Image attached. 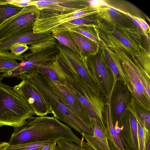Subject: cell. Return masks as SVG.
I'll use <instances>...</instances> for the list:
<instances>
[{"mask_svg": "<svg viewBox=\"0 0 150 150\" xmlns=\"http://www.w3.org/2000/svg\"><path fill=\"white\" fill-rule=\"evenodd\" d=\"M64 139L76 143L86 150L91 148L80 139L67 125L54 117H32L22 126L14 128L9 146L47 140Z\"/></svg>", "mask_w": 150, "mask_h": 150, "instance_id": "obj_1", "label": "cell"}, {"mask_svg": "<svg viewBox=\"0 0 150 150\" xmlns=\"http://www.w3.org/2000/svg\"><path fill=\"white\" fill-rule=\"evenodd\" d=\"M55 141H56L49 140L9 146L6 150H40L50 143Z\"/></svg>", "mask_w": 150, "mask_h": 150, "instance_id": "obj_27", "label": "cell"}, {"mask_svg": "<svg viewBox=\"0 0 150 150\" xmlns=\"http://www.w3.org/2000/svg\"><path fill=\"white\" fill-rule=\"evenodd\" d=\"M97 16L98 21L104 24L115 25L123 28H135L127 15L111 6L106 10L97 14Z\"/></svg>", "mask_w": 150, "mask_h": 150, "instance_id": "obj_19", "label": "cell"}, {"mask_svg": "<svg viewBox=\"0 0 150 150\" xmlns=\"http://www.w3.org/2000/svg\"><path fill=\"white\" fill-rule=\"evenodd\" d=\"M59 54L55 45L34 52L24 54V60L17 68L1 74L4 77H15L23 79L30 74L37 73L38 68L41 64L54 60Z\"/></svg>", "mask_w": 150, "mask_h": 150, "instance_id": "obj_5", "label": "cell"}, {"mask_svg": "<svg viewBox=\"0 0 150 150\" xmlns=\"http://www.w3.org/2000/svg\"><path fill=\"white\" fill-rule=\"evenodd\" d=\"M132 16L133 17L136 19L139 22L142 30L146 36L149 42L150 26L144 19L136 17L133 15Z\"/></svg>", "mask_w": 150, "mask_h": 150, "instance_id": "obj_39", "label": "cell"}, {"mask_svg": "<svg viewBox=\"0 0 150 150\" xmlns=\"http://www.w3.org/2000/svg\"><path fill=\"white\" fill-rule=\"evenodd\" d=\"M9 146L8 142H0V150H6Z\"/></svg>", "mask_w": 150, "mask_h": 150, "instance_id": "obj_41", "label": "cell"}, {"mask_svg": "<svg viewBox=\"0 0 150 150\" xmlns=\"http://www.w3.org/2000/svg\"><path fill=\"white\" fill-rule=\"evenodd\" d=\"M36 6L41 12L40 18L53 15L64 14L80 10L88 5L87 0H31V6Z\"/></svg>", "mask_w": 150, "mask_h": 150, "instance_id": "obj_10", "label": "cell"}, {"mask_svg": "<svg viewBox=\"0 0 150 150\" xmlns=\"http://www.w3.org/2000/svg\"><path fill=\"white\" fill-rule=\"evenodd\" d=\"M137 125L138 138V150H150V131L144 129L138 122Z\"/></svg>", "mask_w": 150, "mask_h": 150, "instance_id": "obj_28", "label": "cell"}, {"mask_svg": "<svg viewBox=\"0 0 150 150\" xmlns=\"http://www.w3.org/2000/svg\"><path fill=\"white\" fill-rule=\"evenodd\" d=\"M112 50L120 59L131 86V98L144 110L150 111V76L138 63L135 64L124 50L115 45Z\"/></svg>", "mask_w": 150, "mask_h": 150, "instance_id": "obj_4", "label": "cell"}, {"mask_svg": "<svg viewBox=\"0 0 150 150\" xmlns=\"http://www.w3.org/2000/svg\"><path fill=\"white\" fill-rule=\"evenodd\" d=\"M66 86L71 90L85 107L88 113L90 120H95L99 124L103 132L106 134V127L104 120L100 117L95 108L85 97L77 92L71 87Z\"/></svg>", "mask_w": 150, "mask_h": 150, "instance_id": "obj_23", "label": "cell"}, {"mask_svg": "<svg viewBox=\"0 0 150 150\" xmlns=\"http://www.w3.org/2000/svg\"><path fill=\"white\" fill-rule=\"evenodd\" d=\"M111 96H110L105 103L103 116L108 143L111 150H126L112 123L111 108Z\"/></svg>", "mask_w": 150, "mask_h": 150, "instance_id": "obj_18", "label": "cell"}, {"mask_svg": "<svg viewBox=\"0 0 150 150\" xmlns=\"http://www.w3.org/2000/svg\"><path fill=\"white\" fill-rule=\"evenodd\" d=\"M98 24L110 40L128 54L135 57L140 53L138 45L129 36L123 27L115 25H108L98 21Z\"/></svg>", "mask_w": 150, "mask_h": 150, "instance_id": "obj_13", "label": "cell"}, {"mask_svg": "<svg viewBox=\"0 0 150 150\" xmlns=\"http://www.w3.org/2000/svg\"><path fill=\"white\" fill-rule=\"evenodd\" d=\"M42 74L62 100L86 124L91 127L90 118L86 108L71 90L60 82L52 79L45 74Z\"/></svg>", "mask_w": 150, "mask_h": 150, "instance_id": "obj_12", "label": "cell"}, {"mask_svg": "<svg viewBox=\"0 0 150 150\" xmlns=\"http://www.w3.org/2000/svg\"><path fill=\"white\" fill-rule=\"evenodd\" d=\"M119 126L121 129V139L125 148L128 150H138V138L137 122L134 117L126 110Z\"/></svg>", "mask_w": 150, "mask_h": 150, "instance_id": "obj_16", "label": "cell"}, {"mask_svg": "<svg viewBox=\"0 0 150 150\" xmlns=\"http://www.w3.org/2000/svg\"><path fill=\"white\" fill-rule=\"evenodd\" d=\"M98 19L97 16L95 18L94 17L90 18L76 19L59 25L55 28L52 31L67 30L71 27L78 25H96L98 24Z\"/></svg>", "mask_w": 150, "mask_h": 150, "instance_id": "obj_26", "label": "cell"}, {"mask_svg": "<svg viewBox=\"0 0 150 150\" xmlns=\"http://www.w3.org/2000/svg\"><path fill=\"white\" fill-rule=\"evenodd\" d=\"M93 135L84 134L83 136L88 144L95 150H111L106 135L99 124L95 119L90 120Z\"/></svg>", "mask_w": 150, "mask_h": 150, "instance_id": "obj_20", "label": "cell"}, {"mask_svg": "<svg viewBox=\"0 0 150 150\" xmlns=\"http://www.w3.org/2000/svg\"><path fill=\"white\" fill-rule=\"evenodd\" d=\"M100 48L113 76L112 92L116 81L118 79H121L126 85L131 94L132 88L125 72L120 59L117 54L110 49L100 38Z\"/></svg>", "mask_w": 150, "mask_h": 150, "instance_id": "obj_17", "label": "cell"}, {"mask_svg": "<svg viewBox=\"0 0 150 150\" xmlns=\"http://www.w3.org/2000/svg\"><path fill=\"white\" fill-rule=\"evenodd\" d=\"M103 96L108 100L112 95L113 76L100 48L94 55L83 57Z\"/></svg>", "mask_w": 150, "mask_h": 150, "instance_id": "obj_8", "label": "cell"}, {"mask_svg": "<svg viewBox=\"0 0 150 150\" xmlns=\"http://www.w3.org/2000/svg\"><path fill=\"white\" fill-rule=\"evenodd\" d=\"M67 30L81 34L100 45V38L96 25L76 26L70 28Z\"/></svg>", "mask_w": 150, "mask_h": 150, "instance_id": "obj_24", "label": "cell"}, {"mask_svg": "<svg viewBox=\"0 0 150 150\" xmlns=\"http://www.w3.org/2000/svg\"><path fill=\"white\" fill-rule=\"evenodd\" d=\"M20 63L13 59H0V73H6L19 67Z\"/></svg>", "mask_w": 150, "mask_h": 150, "instance_id": "obj_32", "label": "cell"}, {"mask_svg": "<svg viewBox=\"0 0 150 150\" xmlns=\"http://www.w3.org/2000/svg\"><path fill=\"white\" fill-rule=\"evenodd\" d=\"M55 45L59 51V54L57 57L59 61L76 73L96 95L105 100L91 73L84 58L79 57L57 40H55Z\"/></svg>", "mask_w": 150, "mask_h": 150, "instance_id": "obj_6", "label": "cell"}, {"mask_svg": "<svg viewBox=\"0 0 150 150\" xmlns=\"http://www.w3.org/2000/svg\"><path fill=\"white\" fill-rule=\"evenodd\" d=\"M141 66L149 75L150 74V51L143 47L140 49V53L135 57Z\"/></svg>", "mask_w": 150, "mask_h": 150, "instance_id": "obj_30", "label": "cell"}, {"mask_svg": "<svg viewBox=\"0 0 150 150\" xmlns=\"http://www.w3.org/2000/svg\"><path fill=\"white\" fill-rule=\"evenodd\" d=\"M131 93L126 85L121 79L117 80L112 90L111 108L112 123L119 126L122 117L130 102Z\"/></svg>", "mask_w": 150, "mask_h": 150, "instance_id": "obj_14", "label": "cell"}, {"mask_svg": "<svg viewBox=\"0 0 150 150\" xmlns=\"http://www.w3.org/2000/svg\"><path fill=\"white\" fill-rule=\"evenodd\" d=\"M27 45L23 44H16L12 45L10 48L11 52L16 55H22L29 49Z\"/></svg>", "mask_w": 150, "mask_h": 150, "instance_id": "obj_36", "label": "cell"}, {"mask_svg": "<svg viewBox=\"0 0 150 150\" xmlns=\"http://www.w3.org/2000/svg\"><path fill=\"white\" fill-rule=\"evenodd\" d=\"M55 40L46 41L31 45L29 47V49L30 52H34L55 45Z\"/></svg>", "mask_w": 150, "mask_h": 150, "instance_id": "obj_35", "label": "cell"}, {"mask_svg": "<svg viewBox=\"0 0 150 150\" xmlns=\"http://www.w3.org/2000/svg\"><path fill=\"white\" fill-rule=\"evenodd\" d=\"M53 37L56 39L67 47L81 57L79 51L69 33L68 31H53L51 32Z\"/></svg>", "mask_w": 150, "mask_h": 150, "instance_id": "obj_25", "label": "cell"}, {"mask_svg": "<svg viewBox=\"0 0 150 150\" xmlns=\"http://www.w3.org/2000/svg\"><path fill=\"white\" fill-rule=\"evenodd\" d=\"M7 4L21 8L31 6V0H6Z\"/></svg>", "mask_w": 150, "mask_h": 150, "instance_id": "obj_40", "label": "cell"}, {"mask_svg": "<svg viewBox=\"0 0 150 150\" xmlns=\"http://www.w3.org/2000/svg\"><path fill=\"white\" fill-rule=\"evenodd\" d=\"M0 59H13L21 62L24 60L23 55H16L11 52L0 50Z\"/></svg>", "mask_w": 150, "mask_h": 150, "instance_id": "obj_37", "label": "cell"}, {"mask_svg": "<svg viewBox=\"0 0 150 150\" xmlns=\"http://www.w3.org/2000/svg\"><path fill=\"white\" fill-rule=\"evenodd\" d=\"M126 110L130 111L133 115L137 122L144 129L150 131V113L137 105L131 98Z\"/></svg>", "mask_w": 150, "mask_h": 150, "instance_id": "obj_22", "label": "cell"}, {"mask_svg": "<svg viewBox=\"0 0 150 150\" xmlns=\"http://www.w3.org/2000/svg\"><path fill=\"white\" fill-rule=\"evenodd\" d=\"M55 39L50 33H34L32 29L23 30L11 36L0 42V50L8 51L10 47L16 44L31 45Z\"/></svg>", "mask_w": 150, "mask_h": 150, "instance_id": "obj_15", "label": "cell"}, {"mask_svg": "<svg viewBox=\"0 0 150 150\" xmlns=\"http://www.w3.org/2000/svg\"><path fill=\"white\" fill-rule=\"evenodd\" d=\"M87 2L89 6L95 9L107 8L110 6L106 0H87Z\"/></svg>", "mask_w": 150, "mask_h": 150, "instance_id": "obj_38", "label": "cell"}, {"mask_svg": "<svg viewBox=\"0 0 150 150\" xmlns=\"http://www.w3.org/2000/svg\"><path fill=\"white\" fill-rule=\"evenodd\" d=\"M42 96L54 117L63 122L83 135L93 136L91 127L86 124L56 93L41 74L35 73L27 76Z\"/></svg>", "mask_w": 150, "mask_h": 150, "instance_id": "obj_2", "label": "cell"}, {"mask_svg": "<svg viewBox=\"0 0 150 150\" xmlns=\"http://www.w3.org/2000/svg\"><path fill=\"white\" fill-rule=\"evenodd\" d=\"M22 80L14 88L25 98L35 115L42 117L52 113L50 108L33 83L27 77Z\"/></svg>", "mask_w": 150, "mask_h": 150, "instance_id": "obj_11", "label": "cell"}, {"mask_svg": "<svg viewBox=\"0 0 150 150\" xmlns=\"http://www.w3.org/2000/svg\"><path fill=\"white\" fill-rule=\"evenodd\" d=\"M22 8L10 4L0 5V24L6 19L18 13Z\"/></svg>", "mask_w": 150, "mask_h": 150, "instance_id": "obj_29", "label": "cell"}, {"mask_svg": "<svg viewBox=\"0 0 150 150\" xmlns=\"http://www.w3.org/2000/svg\"><path fill=\"white\" fill-rule=\"evenodd\" d=\"M52 61L47 62L39 66L37 69V73L45 74L52 79L62 83V81L53 69Z\"/></svg>", "mask_w": 150, "mask_h": 150, "instance_id": "obj_31", "label": "cell"}, {"mask_svg": "<svg viewBox=\"0 0 150 150\" xmlns=\"http://www.w3.org/2000/svg\"><path fill=\"white\" fill-rule=\"evenodd\" d=\"M3 78L0 74V127L5 125L19 127L35 114L14 87L1 82Z\"/></svg>", "mask_w": 150, "mask_h": 150, "instance_id": "obj_3", "label": "cell"}, {"mask_svg": "<svg viewBox=\"0 0 150 150\" xmlns=\"http://www.w3.org/2000/svg\"><path fill=\"white\" fill-rule=\"evenodd\" d=\"M40 15V11L35 6L23 7L0 24V42L19 32L32 29Z\"/></svg>", "mask_w": 150, "mask_h": 150, "instance_id": "obj_7", "label": "cell"}, {"mask_svg": "<svg viewBox=\"0 0 150 150\" xmlns=\"http://www.w3.org/2000/svg\"><path fill=\"white\" fill-rule=\"evenodd\" d=\"M58 145L61 150H86L73 142L65 139L60 140Z\"/></svg>", "mask_w": 150, "mask_h": 150, "instance_id": "obj_34", "label": "cell"}, {"mask_svg": "<svg viewBox=\"0 0 150 150\" xmlns=\"http://www.w3.org/2000/svg\"><path fill=\"white\" fill-rule=\"evenodd\" d=\"M68 31L82 57L94 55L98 52L100 47L98 43L79 33Z\"/></svg>", "mask_w": 150, "mask_h": 150, "instance_id": "obj_21", "label": "cell"}, {"mask_svg": "<svg viewBox=\"0 0 150 150\" xmlns=\"http://www.w3.org/2000/svg\"><path fill=\"white\" fill-rule=\"evenodd\" d=\"M123 28L131 39L138 45L140 49L143 47L142 45V43L144 38L136 28Z\"/></svg>", "mask_w": 150, "mask_h": 150, "instance_id": "obj_33", "label": "cell"}, {"mask_svg": "<svg viewBox=\"0 0 150 150\" xmlns=\"http://www.w3.org/2000/svg\"><path fill=\"white\" fill-rule=\"evenodd\" d=\"M109 7L95 9L89 5L80 10L64 14L50 15L39 18L32 28L34 33H51L56 27L72 20L79 18H90L107 10Z\"/></svg>", "mask_w": 150, "mask_h": 150, "instance_id": "obj_9", "label": "cell"}]
</instances>
